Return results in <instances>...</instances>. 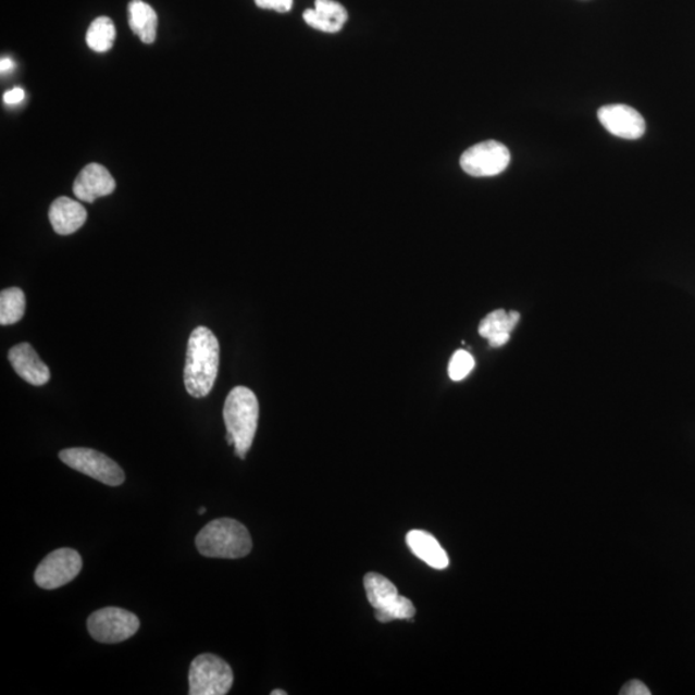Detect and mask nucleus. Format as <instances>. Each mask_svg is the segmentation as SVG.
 <instances>
[{
    "label": "nucleus",
    "instance_id": "1",
    "mask_svg": "<svg viewBox=\"0 0 695 695\" xmlns=\"http://www.w3.org/2000/svg\"><path fill=\"white\" fill-rule=\"evenodd\" d=\"M220 369V342L206 326L196 327L189 335L185 385L189 396L203 398L212 392Z\"/></svg>",
    "mask_w": 695,
    "mask_h": 695
},
{
    "label": "nucleus",
    "instance_id": "2",
    "mask_svg": "<svg viewBox=\"0 0 695 695\" xmlns=\"http://www.w3.org/2000/svg\"><path fill=\"white\" fill-rule=\"evenodd\" d=\"M196 546L207 558L240 559L249 556L252 541L247 526L235 519L222 518L203 526Z\"/></svg>",
    "mask_w": 695,
    "mask_h": 695
},
{
    "label": "nucleus",
    "instance_id": "3",
    "mask_svg": "<svg viewBox=\"0 0 695 695\" xmlns=\"http://www.w3.org/2000/svg\"><path fill=\"white\" fill-rule=\"evenodd\" d=\"M223 418L227 433L235 440V454L244 460L251 448L258 427L259 404L255 392L247 386H236L232 389L224 404Z\"/></svg>",
    "mask_w": 695,
    "mask_h": 695
},
{
    "label": "nucleus",
    "instance_id": "4",
    "mask_svg": "<svg viewBox=\"0 0 695 695\" xmlns=\"http://www.w3.org/2000/svg\"><path fill=\"white\" fill-rule=\"evenodd\" d=\"M364 589H367L371 606L375 609L378 622L412 621L417 613L412 601L399 595L395 584L382 574L369 573L364 575Z\"/></svg>",
    "mask_w": 695,
    "mask_h": 695
},
{
    "label": "nucleus",
    "instance_id": "5",
    "mask_svg": "<svg viewBox=\"0 0 695 695\" xmlns=\"http://www.w3.org/2000/svg\"><path fill=\"white\" fill-rule=\"evenodd\" d=\"M188 681L191 695H224L234 684V672L224 659L201 655L189 667Z\"/></svg>",
    "mask_w": 695,
    "mask_h": 695
},
{
    "label": "nucleus",
    "instance_id": "6",
    "mask_svg": "<svg viewBox=\"0 0 695 695\" xmlns=\"http://www.w3.org/2000/svg\"><path fill=\"white\" fill-rule=\"evenodd\" d=\"M60 460L76 472L116 487L125 481L123 469L107 455L92 448H67L60 452Z\"/></svg>",
    "mask_w": 695,
    "mask_h": 695
},
{
    "label": "nucleus",
    "instance_id": "7",
    "mask_svg": "<svg viewBox=\"0 0 695 695\" xmlns=\"http://www.w3.org/2000/svg\"><path fill=\"white\" fill-rule=\"evenodd\" d=\"M139 618L122 608L108 607L88 618L90 636L98 643L116 644L128 641L139 630Z\"/></svg>",
    "mask_w": 695,
    "mask_h": 695
},
{
    "label": "nucleus",
    "instance_id": "8",
    "mask_svg": "<svg viewBox=\"0 0 695 695\" xmlns=\"http://www.w3.org/2000/svg\"><path fill=\"white\" fill-rule=\"evenodd\" d=\"M82 567L80 554L69 547H62L49 554L38 566L34 575L35 584L46 589L65 586L77 578Z\"/></svg>",
    "mask_w": 695,
    "mask_h": 695
},
{
    "label": "nucleus",
    "instance_id": "9",
    "mask_svg": "<svg viewBox=\"0 0 695 695\" xmlns=\"http://www.w3.org/2000/svg\"><path fill=\"white\" fill-rule=\"evenodd\" d=\"M509 164L508 147L497 140H486L470 147L460 159L462 171L472 177H495L507 170Z\"/></svg>",
    "mask_w": 695,
    "mask_h": 695
},
{
    "label": "nucleus",
    "instance_id": "10",
    "mask_svg": "<svg viewBox=\"0 0 695 695\" xmlns=\"http://www.w3.org/2000/svg\"><path fill=\"white\" fill-rule=\"evenodd\" d=\"M599 122L610 135L623 139H637L644 136L647 124L641 112L626 104H608L598 111Z\"/></svg>",
    "mask_w": 695,
    "mask_h": 695
},
{
    "label": "nucleus",
    "instance_id": "11",
    "mask_svg": "<svg viewBox=\"0 0 695 695\" xmlns=\"http://www.w3.org/2000/svg\"><path fill=\"white\" fill-rule=\"evenodd\" d=\"M115 179L100 164H89L77 175L74 182V195L77 200L94 202L114 193Z\"/></svg>",
    "mask_w": 695,
    "mask_h": 695
},
{
    "label": "nucleus",
    "instance_id": "12",
    "mask_svg": "<svg viewBox=\"0 0 695 695\" xmlns=\"http://www.w3.org/2000/svg\"><path fill=\"white\" fill-rule=\"evenodd\" d=\"M9 360L16 374L32 385L41 386L51 378L47 364L40 360L29 343H21L11 348Z\"/></svg>",
    "mask_w": 695,
    "mask_h": 695
},
{
    "label": "nucleus",
    "instance_id": "13",
    "mask_svg": "<svg viewBox=\"0 0 695 695\" xmlns=\"http://www.w3.org/2000/svg\"><path fill=\"white\" fill-rule=\"evenodd\" d=\"M48 215L55 234L62 236L72 235L80 229L88 218L86 208L69 198L54 200Z\"/></svg>",
    "mask_w": 695,
    "mask_h": 695
},
{
    "label": "nucleus",
    "instance_id": "14",
    "mask_svg": "<svg viewBox=\"0 0 695 695\" xmlns=\"http://www.w3.org/2000/svg\"><path fill=\"white\" fill-rule=\"evenodd\" d=\"M303 18L315 30L334 34L342 30L348 21L344 7L334 0H315L314 9L307 10Z\"/></svg>",
    "mask_w": 695,
    "mask_h": 695
},
{
    "label": "nucleus",
    "instance_id": "15",
    "mask_svg": "<svg viewBox=\"0 0 695 695\" xmlns=\"http://www.w3.org/2000/svg\"><path fill=\"white\" fill-rule=\"evenodd\" d=\"M407 545L415 556L434 570H446L449 559L444 547L431 533L413 530L407 533Z\"/></svg>",
    "mask_w": 695,
    "mask_h": 695
},
{
    "label": "nucleus",
    "instance_id": "16",
    "mask_svg": "<svg viewBox=\"0 0 695 695\" xmlns=\"http://www.w3.org/2000/svg\"><path fill=\"white\" fill-rule=\"evenodd\" d=\"M521 320V314L516 311L505 312L504 309H497L481 322L479 333L493 348L505 346L510 339L512 330Z\"/></svg>",
    "mask_w": 695,
    "mask_h": 695
},
{
    "label": "nucleus",
    "instance_id": "17",
    "mask_svg": "<svg viewBox=\"0 0 695 695\" xmlns=\"http://www.w3.org/2000/svg\"><path fill=\"white\" fill-rule=\"evenodd\" d=\"M128 21L132 32L144 44H153L158 33V15L150 4L142 0H132L128 5Z\"/></svg>",
    "mask_w": 695,
    "mask_h": 695
},
{
    "label": "nucleus",
    "instance_id": "18",
    "mask_svg": "<svg viewBox=\"0 0 695 695\" xmlns=\"http://www.w3.org/2000/svg\"><path fill=\"white\" fill-rule=\"evenodd\" d=\"M26 311L25 293L20 287H10L0 293V325L17 324Z\"/></svg>",
    "mask_w": 695,
    "mask_h": 695
},
{
    "label": "nucleus",
    "instance_id": "19",
    "mask_svg": "<svg viewBox=\"0 0 695 695\" xmlns=\"http://www.w3.org/2000/svg\"><path fill=\"white\" fill-rule=\"evenodd\" d=\"M116 38L115 25L109 17H98L90 24L87 32V45L95 52L104 53L110 51Z\"/></svg>",
    "mask_w": 695,
    "mask_h": 695
},
{
    "label": "nucleus",
    "instance_id": "20",
    "mask_svg": "<svg viewBox=\"0 0 695 695\" xmlns=\"http://www.w3.org/2000/svg\"><path fill=\"white\" fill-rule=\"evenodd\" d=\"M475 361L467 350L459 349L448 364V375L454 382H461L473 371Z\"/></svg>",
    "mask_w": 695,
    "mask_h": 695
},
{
    "label": "nucleus",
    "instance_id": "21",
    "mask_svg": "<svg viewBox=\"0 0 695 695\" xmlns=\"http://www.w3.org/2000/svg\"><path fill=\"white\" fill-rule=\"evenodd\" d=\"M294 0H256L259 9L272 10L280 13L289 12L293 9Z\"/></svg>",
    "mask_w": 695,
    "mask_h": 695
},
{
    "label": "nucleus",
    "instance_id": "22",
    "mask_svg": "<svg viewBox=\"0 0 695 695\" xmlns=\"http://www.w3.org/2000/svg\"><path fill=\"white\" fill-rule=\"evenodd\" d=\"M621 695H650L649 687L642 683L641 680H631L622 686Z\"/></svg>",
    "mask_w": 695,
    "mask_h": 695
},
{
    "label": "nucleus",
    "instance_id": "23",
    "mask_svg": "<svg viewBox=\"0 0 695 695\" xmlns=\"http://www.w3.org/2000/svg\"><path fill=\"white\" fill-rule=\"evenodd\" d=\"M25 92L23 88H13L9 92L4 94L3 101L7 104H17L24 101Z\"/></svg>",
    "mask_w": 695,
    "mask_h": 695
},
{
    "label": "nucleus",
    "instance_id": "24",
    "mask_svg": "<svg viewBox=\"0 0 695 695\" xmlns=\"http://www.w3.org/2000/svg\"><path fill=\"white\" fill-rule=\"evenodd\" d=\"M13 67H15V62L11 59L5 58L0 61V70H2V74L10 73Z\"/></svg>",
    "mask_w": 695,
    "mask_h": 695
},
{
    "label": "nucleus",
    "instance_id": "25",
    "mask_svg": "<svg viewBox=\"0 0 695 695\" xmlns=\"http://www.w3.org/2000/svg\"><path fill=\"white\" fill-rule=\"evenodd\" d=\"M271 694L272 695H286L287 693L285 691L277 690V691H273Z\"/></svg>",
    "mask_w": 695,
    "mask_h": 695
},
{
    "label": "nucleus",
    "instance_id": "26",
    "mask_svg": "<svg viewBox=\"0 0 695 695\" xmlns=\"http://www.w3.org/2000/svg\"><path fill=\"white\" fill-rule=\"evenodd\" d=\"M206 511H207V508H200L199 509V514L200 516L206 514Z\"/></svg>",
    "mask_w": 695,
    "mask_h": 695
}]
</instances>
